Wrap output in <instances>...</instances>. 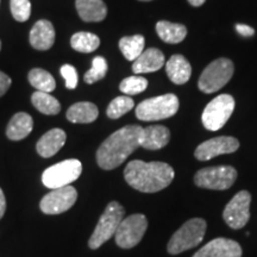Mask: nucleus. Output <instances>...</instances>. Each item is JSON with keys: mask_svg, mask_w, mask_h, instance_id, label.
<instances>
[{"mask_svg": "<svg viewBox=\"0 0 257 257\" xmlns=\"http://www.w3.org/2000/svg\"><path fill=\"white\" fill-rule=\"evenodd\" d=\"M125 210L119 202L111 201L101 214L100 219L93 231L91 238L88 240L89 248L95 250L107 242L112 236H114L118 226L124 219Z\"/></svg>", "mask_w": 257, "mask_h": 257, "instance_id": "obj_5", "label": "nucleus"}, {"mask_svg": "<svg viewBox=\"0 0 257 257\" xmlns=\"http://www.w3.org/2000/svg\"><path fill=\"white\" fill-rule=\"evenodd\" d=\"M11 83H12V80L10 79V76L6 75L4 72L0 70V96H3L6 92L9 91Z\"/></svg>", "mask_w": 257, "mask_h": 257, "instance_id": "obj_33", "label": "nucleus"}, {"mask_svg": "<svg viewBox=\"0 0 257 257\" xmlns=\"http://www.w3.org/2000/svg\"><path fill=\"white\" fill-rule=\"evenodd\" d=\"M31 102L41 113L53 115L61 111V104L56 98L47 92L36 91L31 96Z\"/></svg>", "mask_w": 257, "mask_h": 257, "instance_id": "obj_26", "label": "nucleus"}, {"mask_svg": "<svg viewBox=\"0 0 257 257\" xmlns=\"http://www.w3.org/2000/svg\"><path fill=\"white\" fill-rule=\"evenodd\" d=\"M170 131L163 125L144 127L141 135V147L148 150H159L169 143Z\"/></svg>", "mask_w": 257, "mask_h": 257, "instance_id": "obj_18", "label": "nucleus"}, {"mask_svg": "<svg viewBox=\"0 0 257 257\" xmlns=\"http://www.w3.org/2000/svg\"><path fill=\"white\" fill-rule=\"evenodd\" d=\"M70 46L79 53L89 54L98 49L100 46V40L94 34L81 31L73 35L70 38Z\"/></svg>", "mask_w": 257, "mask_h": 257, "instance_id": "obj_24", "label": "nucleus"}, {"mask_svg": "<svg viewBox=\"0 0 257 257\" xmlns=\"http://www.w3.org/2000/svg\"><path fill=\"white\" fill-rule=\"evenodd\" d=\"M75 6L83 22H101L107 16V8L102 0H76Z\"/></svg>", "mask_w": 257, "mask_h": 257, "instance_id": "obj_21", "label": "nucleus"}, {"mask_svg": "<svg viewBox=\"0 0 257 257\" xmlns=\"http://www.w3.org/2000/svg\"><path fill=\"white\" fill-rule=\"evenodd\" d=\"M234 110V99L230 94H220L210 101L202 112L201 120L205 128L218 131L226 124Z\"/></svg>", "mask_w": 257, "mask_h": 257, "instance_id": "obj_9", "label": "nucleus"}, {"mask_svg": "<svg viewBox=\"0 0 257 257\" xmlns=\"http://www.w3.org/2000/svg\"><path fill=\"white\" fill-rule=\"evenodd\" d=\"M29 41L32 48L37 50H49L55 43V29L51 22L41 19L35 23L30 31Z\"/></svg>", "mask_w": 257, "mask_h": 257, "instance_id": "obj_15", "label": "nucleus"}, {"mask_svg": "<svg viewBox=\"0 0 257 257\" xmlns=\"http://www.w3.org/2000/svg\"><path fill=\"white\" fill-rule=\"evenodd\" d=\"M140 2H152V0H140Z\"/></svg>", "mask_w": 257, "mask_h": 257, "instance_id": "obj_37", "label": "nucleus"}, {"mask_svg": "<svg viewBox=\"0 0 257 257\" xmlns=\"http://www.w3.org/2000/svg\"><path fill=\"white\" fill-rule=\"evenodd\" d=\"M175 172L165 162L134 160L124 169V178L131 187L143 193H156L172 184Z\"/></svg>", "mask_w": 257, "mask_h": 257, "instance_id": "obj_2", "label": "nucleus"}, {"mask_svg": "<svg viewBox=\"0 0 257 257\" xmlns=\"http://www.w3.org/2000/svg\"><path fill=\"white\" fill-rule=\"evenodd\" d=\"M99 115L98 107L89 101L76 102L67 111V119L76 124L93 123Z\"/></svg>", "mask_w": 257, "mask_h": 257, "instance_id": "obj_22", "label": "nucleus"}, {"mask_svg": "<svg viewBox=\"0 0 257 257\" xmlns=\"http://www.w3.org/2000/svg\"><path fill=\"white\" fill-rule=\"evenodd\" d=\"M143 127L140 125H126L107 137L96 152V162L104 170L119 167L138 147Z\"/></svg>", "mask_w": 257, "mask_h": 257, "instance_id": "obj_1", "label": "nucleus"}, {"mask_svg": "<svg viewBox=\"0 0 257 257\" xmlns=\"http://www.w3.org/2000/svg\"><path fill=\"white\" fill-rule=\"evenodd\" d=\"M193 257H242V248L232 239L219 237L200 248Z\"/></svg>", "mask_w": 257, "mask_h": 257, "instance_id": "obj_14", "label": "nucleus"}, {"mask_svg": "<svg viewBox=\"0 0 257 257\" xmlns=\"http://www.w3.org/2000/svg\"><path fill=\"white\" fill-rule=\"evenodd\" d=\"M82 172V165L79 160L70 159L61 161L56 165L49 167L42 174V182L46 187L56 189L69 186L79 179Z\"/></svg>", "mask_w": 257, "mask_h": 257, "instance_id": "obj_7", "label": "nucleus"}, {"mask_svg": "<svg viewBox=\"0 0 257 257\" xmlns=\"http://www.w3.org/2000/svg\"><path fill=\"white\" fill-rule=\"evenodd\" d=\"M11 14L17 22H27L31 15L30 0H11Z\"/></svg>", "mask_w": 257, "mask_h": 257, "instance_id": "obj_31", "label": "nucleus"}, {"mask_svg": "<svg viewBox=\"0 0 257 257\" xmlns=\"http://www.w3.org/2000/svg\"><path fill=\"white\" fill-rule=\"evenodd\" d=\"M166 72L173 83L184 85L191 78L192 67L182 55H173L166 63Z\"/></svg>", "mask_w": 257, "mask_h": 257, "instance_id": "obj_19", "label": "nucleus"}, {"mask_svg": "<svg viewBox=\"0 0 257 257\" xmlns=\"http://www.w3.org/2000/svg\"><path fill=\"white\" fill-rule=\"evenodd\" d=\"M34 119L25 112H18L11 118L6 128V136L11 141H22L31 134Z\"/></svg>", "mask_w": 257, "mask_h": 257, "instance_id": "obj_20", "label": "nucleus"}, {"mask_svg": "<svg viewBox=\"0 0 257 257\" xmlns=\"http://www.w3.org/2000/svg\"><path fill=\"white\" fill-rule=\"evenodd\" d=\"M135 106V101L133 98L128 95H120L113 99L108 105L107 110H106V114L111 119H118L121 115L127 113L131 111Z\"/></svg>", "mask_w": 257, "mask_h": 257, "instance_id": "obj_28", "label": "nucleus"}, {"mask_svg": "<svg viewBox=\"0 0 257 257\" xmlns=\"http://www.w3.org/2000/svg\"><path fill=\"white\" fill-rule=\"evenodd\" d=\"M148 87V80L143 76H128L120 82L119 89L126 95H136L144 92Z\"/></svg>", "mask_w": 257, "mask_h": 257, "instance_id": "obj_29", "label": "nucleus"}, {"mask_svg": "<svg viewBox=\"0 0 257 257\" xmlns=\"http://www.w3.org/2000/svg\"><path fill=\"white\" fill-rule=\"evenodd\" d=\"M29 82L32 87H35L40 92L50 93L56 88V82L54 76L47 70L41 68H34L30 70L28 75Z\"/></svg>", "mask_w": 257, "mask_h": 257, "instance_id": "obj_27", "label": "nucleus"}, {"mask_svg": "<svg viewBox=\"0 0 257 257\" xmlns=\"http://www.w3.org/2000/svg\"><path fill=\"white\" fill-rule=\"evenodd\" d=\"M179 105V98L172 93L149 98L137 105L136 117L143 121L167 119L178 112Z\"/></svg>", "mask_w": 257, "mask_h": 257, "instance_id": "obj_4", "label": "nucleus"}, {"mask_svg": "<svg viewBox=\"0 0 257 257\" xmlns=\"http://www.w3.org/2000/svg\"><path fill=\"white\" fill-rule=\"evenodd\" d=\"M233 70V63L231 60L225 57L214 60L201 73L198 82L199 89L206 94L219 91L232 78Z\"/></svg>", "mask_w": 257, "mask_h": 257, "instance_id": "obj_6", "label": "nucleus"}, {"mask_svg": "<svg viewBox=\"0 0 257 257\" xmlns=\"http://www.w3.org/2000/svg\"><path fill=\"white\" fill-rule=\"evenodd\" d=\"M78 192L72 186L53 189L42 198L40 208L46 214H60L68 211L75 204Z\"/></svg>", "mask_w": 257, "mask_h": 257, "instance_id": "obj_12", "label": "nucleus"}, {"mask_svg": "<svg viewBox=\"0 0 257 257\" xmlns=\"http://www.w3.org/2000/svg\"><path fill=\"white\" fill-rule=\"evenodd\" d=\"M236 30L240 36L243 37H250L255 34V30H253L251 27H249V25H245V24H237Z\"/></svg>", "mask_w": 257, "mask_h": 257, "instance_id": "obj_34", "label": "nucleus"}, {"mask_svg": "<svg viewBox=\"0 0 257 257\" xmlns=\"http://www.w3.org/2000/svg\"><path fill=\"white\" fill-rule=\"evenodd\" d=\"M148 229V220L144 214H131L121 220L115 231V243L119 248L130 249L136 246L143 238Z\"/></svg>", "mask_w": 257, "mask_h": 257, "instance_id": "obj_10", "label": "nucleus"}, {"mask_svg": "<svg viewBox=\"0 0 257 257\" xmlns=\"http://www.w3.org/2000/svg\"><path fill=\"white\" fill-rule=\"evenodd\" d=\"M207 224L201 218H192L186 221L169 239L167 250L170 255H178L199 245L204 239Z\"/></svg>", "mask_w": 257, "mask_h": 257, "instance_id": "obj_3", "label": "nucleus"}, {"mask_svg": "<svg viewBox=\"0 0 257 257\" xmlns=\"http://www.w3.org/2000/svg\"><path fill=\"white\" fill-rule=\"evenodd\" d=\"M165 66V55L156 48L144 50L137 60L134 61L133 72L135 74L153 73Z\"/></svg>", "mask_w": 257, "mask_h": 257, "instance_id": "obj_17", "label": "nucleus"}, {"mask_svg": "<svg viewBox=\"0 0 257 257\" xmlns=\"http://www.w3.org/2000/svg\"><path fill=\"white\" fill-rule=\"evenodd\" d=\"M0 50H2V42H0Z\"/></svg>", "mask_w": 257, "mask_h": 257, "instance_id": "obj_38", "label": "nucleus"}, {"mask_svg": "<svg viewBox=\"0 0 257 257\" xmlns=\"http://www.w3.org/2000/svg\"><path fill=\"white\" fill-rule=\"evenodd\" d=\"M237 170L231 166L207 167L198 170L194 175V184L200 188L225 191L234 184Z\"/></svg>", "mask_w": 257, "mask_h": 257, "instance_id": "obj_8", "label": "nucleus"}, {"mask_svg": "<svg viewBox=\"0 0 257 257\" xmlns=\"http://www.w3.org/2000/svg\"><path fill=\"white\" fill-rule=\"evenodd\" d=\"M144 44H146V40L142 35L126 36L119 41V49L125 59L134 62L144 51Z\"/></svg>", "mask_w": 257, "mask_h": 257, "instance_id": "obj_25", "label": "nucleus"}, {"mask_svg": "<svg viewBox=\"0 0 257 257\" xmlns=\"http://www.w3.org/2000/svg\"><path fill=\"white\" fill-rule=\"evenodd\" d=\"M67 135L62 128H51L40 138L36 144V150L42 157L48 159L59 153V150L64 146Z\"/></svg>", "mask_w": 257, "mask_h": 257, "instance_id": "obj_16", "label": "nucleus"}, {"mask_svg": "<svg viewBox=\"0 0 257 257\" xmlns=\"http://www.w3.org/2000/svg\"><path fill=\"white\" fill-rule=\"evenodd\" d=\"M5 210H6V199H5L4 192H3V189L0 188V219L4 217Z\"/></svg>", "mask_w": 257, "mask_h": 257, "instance_id": "obj_35", "label": "nucleus"}, {"mask_svg": "<svg viewBox=\"0 0 257 257\" xmlns=\"http://www.w3.org/2000/svg\"><path fill=\"white\" fill-rule=\"evenodd\" d=\"M156 32L161 40L170 44L180 43L187 36V29L185 25L170 23L167 21H160L156 24Z\"/></svg>", "mask_w": 257, "mask_h": 257, "instance_id": "obj_23", "label": "nucleus"}, {"mask_svg": "<svg viewBox=\"0 0 257 257\" xmlns=\"http://www.w3.org/2000/svg\"><path fill=\"white\" fill-rule=\"evenodd\" d=\"M205 2H206V0H188L189 4L194 6V8H199V6H201Z\"/></svg>", "mask_w": 257, "mask_h": 257, "instance_id": "obj_36", "label": "nucleus"}, {"mask_svg": "<svg viewBox=\"0 0 257 257\" xmlns=\"http://www.w3.org/2000/svg\"><path fill=\"white\" fill-rule=\"evenodd\" d=\"M106 73H107V61L102 56H96L92 61V68L85 74V82L92 85L104 79Z\"/></svg>", "mask_w": 257, "mask_h": 257, "instance_id": "obj_30", "label": "nucleus"}, {"mask_svg": "<svg viewBox=\"0 0 257 257\" xmlns=\"http://www.w3.org/2000/svg\"><path fill=\"white\" fill-rule=\"evenodd\" d=\"M251 194L248 191L237 193L224 208L223 218L231 229L238 230L245 226L250 219Z\"/></svg>", "mask_w": 257, "mask_h": 257, "instance_id": "obj_11", "label": "nucleus"}, {"mask_svg": "<svg viewBox=\"0 0 257 257\" xmlns=\"http://www.w3.org/2000/svg\"><path fill=\"white\" fill-rule=\"evenodd\" d=\"M61 75L66 80V87L68 89H75L78 86V72L70 64H63L60 69Z\"/></svg>", "mask_w": 257, "mask_h": 257, "instance_id": "obj_32", "label": "nucleus"}, {"mask_svg": "<svg viewBox=\"0 0 257 257\" xmlns=\"http://www.w3.org/2000/svg\"><path fill=\"white\" fill-rule=\"evenodd\" d=\"M238 148L239 142L237 138L230 136L214 137L198 146L194 156L199 161H208L224 154H232L238 150Z\"/></svg>", "mask_w": 257, "mask_h": 257, "instance_id": "obj_13", "label": "nucleus"}]
</instances>
